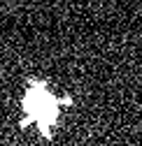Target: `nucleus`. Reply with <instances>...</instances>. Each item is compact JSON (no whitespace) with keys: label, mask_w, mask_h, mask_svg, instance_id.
Returning a JSON list of instances; mask_svg holds the SVG:
<instances>
[{"label":"nucleus","mask_w":142,"mask_h":146,"mask_svg":"<svg viewBox=\"0 0 142 146\" xmlns=\"http://www.w3.org/2000/svg\"><path fill=\"white\" fill-rule=\"evenodd\" d=\"M23 109H26L28 118L42 130V135L51 132V127L56 123V116H58V100L42 84H35L28 88L26 100H23Z\"/></svg>","instance_id":"f257e3e1"}]
</instances>
